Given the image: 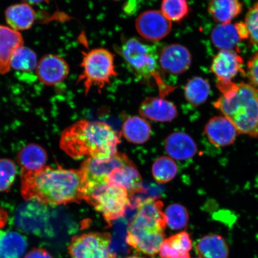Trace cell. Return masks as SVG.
<instances>
[{
  "label": "cell",
  "instance_id": "32",
  "mask_svg": "<svg viewBox=\"0 0 258 258\" xmlns=\"http://www.w3.org/2000/svg\"><path fill=\"white\" fill-rule=\"evenodd\" d=\"M164 212L166 225L172 230H182L188 224L189 215L184 206L175 203L169 205Z\"/></svg>",
  "mask_w": 258,
  "mask_h": 258
},
{
  "label": "cell",
  "instance_id": "20",
  "mask_svg": "<svg viewBox=\"0 0 258 258\" xmlns=\"http://www.w3.org/2000/svg\"><path fill=\"white\" fill-rule=\"evenodd\" d=\"M36 14L30 5L22 3L9 6L5 12L9 27L16 31L28 30L33 25Z\"/></svg>",
  "mask_w": 258,
  "mask_h": 258
},
{
  "label": "cell",
  "instance_id": "36",
  "mask_svg": "<svg viewBox=\"0 0 258 258\" xmlns=\"http://www.w3.org/2000/svg\"><path fill=\"white\" fill-rule=\"evenodd\" d=\"M24 258H53L46 249L43 248H35L29 251Z\"/></svg>",
  "mask_w": 258,
  "mask_h": 258
},
{
  "label": "cell",
  "instance_id": "26",
  "mask_svg": "<svg viewBox=\"0 0 258 258\" xmlns=\"http://www.w3.org/2000/svg\"><path fill=\"white\" fill-rule=\"evenodd\" d=\"M47 155L46 151L37 144L26 145L19 151L18 160L22 170L35 171L46 166Z\"/></svg>",
  "mask_w": 258,
  "mask_h": 258
},
{
  "label": "cell",
  "instance_id": "29",
  "mask_svg": "<svg viewBox=\"0 0 258 258\" xmlns=\"http://www.w3.org/2000/svg\"><path fill=\"white\" fill-rule=\"evenodd\" d=\"M37 64L36 53L24 45L15 51L11 61V69L21 72H31L36 70Z\"/></svg>",
  "mask_w": 258,
  "mask_h": 258
},
{
  "label": "cell",
  "instance_id": "3",
  "mask_svg": "<svg viewBox=\"0 0 258 258\" xmlns=\"http://www.w3.org/2000/svg\"><path fill=\"white\" fill-rule=\"evenodd\" d=\"M163 208L162 202L152 198L139 202L136 214L128 227L129 246L149 256L159 253L165 240L167 225Z\"/></svg>",
  "mask_w": 258,
  "mask_h": 258
},
{
  "label": "cell",
  "instance_id": "5",
  "mask_svg": "<svg viewBox=\"0 0 258 258\" xmlns=\"http://www.w3.org/2000/svg\"><path fill=\"white\" fill-rule=\"evenodd\" d=\"M120 52L129 70L141 82L156 83L159 87L162 95L168 94L175 89L167 86L161 78L159 52L156 46L133 37L122 43Z\"/></svg>",
  "mask_w": 258,
  "mask_h": 258
},
{
  "label": "cell",
  "instance_id": "4",
  "mask_svg": "<svg viewBox=\"0 0 258 258\" xmlns=\"http://www.w3.org/2000/svg\"><path fill=\"white\" fill-rule=\"evenodd\" d=\"M214 106L233 124L238 133L258 137V93L249 84H238L233 96H221Z\"/></svg>",
  "mask_w": 258,
  "mask_h": 258
},
{
  "label": "cell",
  "instance_id": "34",
  "mask_svg": "<svg viewBox=\"0 0 258 258\" xmlns=\"http://www.w3.org/2000/svg\"><path fill=\"white\" fill-rule=\"evenodd\" d=\"M244 24L249 32V39L253 44L258 45V2L247 12Z\"/></svg>",
  "mask_w": 258,
  "mask_h": 258
},
{
  "label": "cell",
  "instance_id": "18",
  "mask_svg": "<svg viewBox=\"0 0 258 258\" xmlns=\"http://www.w3.org/2000/svg\"><path fill=\"white\" fill-rule=\"evenodd\" d=\"M22 46L24 40L20 32L0 25V74H7L11 69L13 54Z\"/></svg>",
  "mask_w": 258,
  "mask_h": 258
},
{
  "label": "cell",
  "instance_id": "39",
  "mask_svg": "<svg viewBox=\"0 0 258 258\" xmlns=\"http://www.w3.org/2000/svg\"><path fill=\"white\" fill-rule=\"evenodd\" d=\"M126 258H144V257H141L137 256H131L127 257Z\"/></svg>",
  "mask_w": 258,
  "mask_h": 258
},
{
  "label": "cell",
  "instance_id": "1",
  "mask_svg": "<svg viewBox=\"0 0 258 258\" xmlns=\"http://www.w3.org/2000/svg\"><path fill=\"white\" fill-rule=\"evenodd\" d=\"M83 191L80 169L46 166L35 171L22 170L21 193L27 202L66 205L82 201Z\"/></svg>",
  "mask_w": 258,
  "mask_h": 258
},
{
  "label": "cell",
  "instance_id": "10",
  "mask_svg": "<svg viewBox=\"0 0 258 258\" xmlns=\"http://www.w3.org/2000/svg\"><path fill=\"white\" fill-rule=\"evenodd\" d=\"M138 33L144 39L159 41L170 34L172 22L159 11H145L138 16L135 21Z\"/></svg>",
  "mask_w": 258,
  "mask_h": 258
},
{
  "label": "cell",
  "instance_id": "30",
  "mask_svg": "<svg viewBox=\"0 0 258 258\" xmlns=\"http://www.w3.org/2000/svg\"><path fill=\"white\" fill-rule=\"evenodd\" d=\"M152 172L157 182L167 183L175 178L177 172V164L172 158L161 157L154 161Z\"/></svg>",
  "mask_w": 258,
  "mask_h": 258
},
{
  "label": "cell",
  "instance_id": "35",
  "mask_svg": "<svg viewBox=\"0 0 258 258\" xmlns=\"http://www.w3.org/2000/svg\"><path fill=\"white\" fill-rule=\"evenodd\" d=\"M247 74L249 80V85L258 93V50L248 61Z\"/></svg>",
  "mask_w": 258,
  "mask_h": 258
},
{
  "label": "cell",
  "instance_id": "9",
  "mask_svg": "<svg viewBox=\"0 0 258 258\" xmlns=\"http://www.w3.org/2000/svg\"><path fill=\"white\" fill-rule=\"evenodd\" d=\"M132 163L126 155L121 153L105 159L88 158L83 161L80 169L84 189L106 182L109 174L113 169Z\"/></svg>",
  "mask_w": 258,
  "mask_h": 258
},
{
  "label": "cell",
  "instance_id": "12",
  "mask_svg": "<svg viewBox=\"0 0 258 258\" xmlns=\"http://www.w3.org/2000/svg\"><path fill=\"white\" fill-rule=\"evenodd\" d=\"M36 75L43 85L52 86L63 82L70 73V67L63 57L47 54L38 62Z\"/></svg>",
  "mask_w": 258,
  "mask_h": 258
},
{
  "label": "cell",
  "instance_id": "25",
  "mask_svg": "<svg viewBox=\"0 0 258 258\" xmlns=\"http://www.w3.org/2000/svg\"><path fill=\"white\" fill-rule=\"evenodd\" d=\"M122 134L129 143L143 144L151 137V125L143 117L132 116L127 118L122 124Z\"/></svg>",
  "mask_w": 258,
  "mask_h": 258
},
{
  "label": "cell",
  "instance_id": "24",
  "mask_svg": "<svg viewBox=\"0 0 258 258\" xmlns=\"http://www.w3.org/2000/svg\"><path fill=\"white\" fill-rule=\"evenodd\" d=\"M242 10L243 5L239 0H210L208 4L209 14L220 24L231 23Z\"/></svg>",
  "mask_w": 258,
  "mask_h": 258
},
{
  "label": "cell",
  "instance_id": "6",
  "mask_svg": "<svg viewBox=\"0 0 258 258\" xmlns=\"http://www.w3.org/2000/svg\"><path fill=\"white\" fill-rule=\"evenodd\" d=\"M83 201L93 206L108 223L123 217L131 204L126 190L107 182L84 189Z\"/></svg>",
  "mask_w": 258,
  "mask_h": 258
},
{
  "label": "cell",
  "instance_id": "21",
  "mask_svg": "<svg viewBox=\"0 0 258 258\" xmlns=\"http://www.w3.org/2000/svg\"><path fill=\"white\" fill-rule=\"evenodd\" d=\"M191 249L189 234L182 231L164 240L159 253L161 258H191L189 251Z\"/></svg>",
  "mask_w": 258,
  "mask_h": 258
},
{
  "label": "cell",
  "instance_id": "11",
  "mask_svg": "<svg viewBox=\"0 0 258 258\" xmlns=\"http://www.w3.org/2000/svg\"><path fill=\"white\" fill-rule=\"evenodd\" d=\"M191 52L183 45L169 44L159 51L160 69L171 75H180L185 73L191 67Z\"/></svg>",
  "mask_w": 258,
  "mask_h": 258
},
{
  "label": "cell",
  "instance_id": "22",
  "mask_svg": "<svg viewBox=\"0 0 258 258\" xmlns=\"http://www.w3.org/2000/svg\"><path fill=\"white\" fill-rule=\"evenodd\" d=\"M196 249L199 258H228L229 247L223 237L209 234L200 239Z\"/></svg>",
  "mask_w": 258,
  "mask_h": 258
},
{
  "label": "cell",
  "instance_id": "23",
  "mask_svg": "<svg viewBox=\"0 0 258 258\" xmlns=\"http://www.w3.org/2000/svg\"><path fill=\"white\" fill-rule=\"evenodd\" d=\"M27 248V238L23 235L0 230V258H21Z\"/></svg>",
  "mask_w": 258,
  "mask_h": 258
},
{
  "label": "cell",
  "instance_id": "17",
  "mask_svg": "<svg viewBox=\"0 0 258 258\" xmlns=\"http://www.w3.org/2000/svg\"><path fill=\"white\" fill-rule=\"evenodd\" d=\"M48 206L37 202H27L16 213V220L19 227L28 230L39 229L46 223L48 217Z\"/></svg>",
  "mask_w": 258,
  "mask_h": 258
},
{
  "label": "cell",
  "instance_id": "33",
  "mask_svg": "<svg viewBox=\"0 0 258 258\" xmlns=\"http://www.w3.org/2000/svg\"><path fill=\"white\" fill-rule=\"evenodd\" d=\"M16 175L15 163L8 159H0V192L9 191Z\"/></svg>",
  "mask_w": 258,
  "mask_h": 258
},
{
  "label": "cell",
  "instance_id": "2",
  "mask_svg": "<svg viewBox=\"0 0 258 258\" xmlns=\"http://www.w3.org/2000/svg\"><path fill=\"white\" fill-rule=\"evenodd\" d=\"M120 143L117 132L105 122L81 120L63 131L60 147L73 159H105L117 153Z\"/></svg>",
  "mask_w": 258,
  "mask_h": 258
},
{
  "label": "cell",
  "instance_id": "16",
  "mask_svg": "<svg viewBox=\"0 0 258 258\" xmlns=\"http://www.w3.org/2000/svg\"><path fill=\"white\" fill-rule=\"evenodd\" d=\"M106 182L122 187L129 195L144 190L143 179L134 163L113 169L109 174Z\"/></svg>",
  "mask_w": 258,
  "mask_h": 258
},
{
  "label": "cell",
  "instance_id": "15",
  "mask_svg": "<svg viewBox=\"0 0 258 258\" xmlns=\"http://www.w3.org/2000/svg\"><path fill=\"white\" fill-rule=\"evenodd\" d=\"M139 112L145 119L159 122L172 121L177 115L175 105L162 96L145 99L140 105Z\"/></svg>",
  "mask_w": 258,
  "mask_h": 258
},
{
  "label": "cell",
  "instance_id": "14",
  "mask_svg": "<svg viewBox=\"0 0 258 258\" xmlns=\"http://www.w3.org/2000/svg\"><path fill=\"white\" fill-rule=\"evenodd\" d=\"M204 132L211 143L217 147L233 144L238 134L233 124L224 115L215 116L210 119Z\"/></svg>",
  "mask_w": 258,
  "mask_h": 258
},
{
  "label": "cell",
  "instance_id": "37",
  "mask_svg": "<svg viewBox=\"0 0 258 258\" xmlns=\"http://www.w3.org/2000/svg\"><path fill=\"white\" fill-rule=\"evenodd\" d=\"M8 221V214L5 210L0 208V230L4 228Z\"/></svg>",
  "mask_w": 258,
  "mask_h": 258
},
{
  "label": "cell",
  "instance_id": "31",
  "mask_svg": "<svg viewBox=\"0 0 258 258\" xmlns=\"http://www.w3.org/2000/svg\"><path fill=\"white\" fill-rule=\"evenodd\" d=\"M160 11L171 22L179 23L188 15L190 8L187 0H162Z\"/></svg>",
  "mask_w": 258,
  "mask_h": 258
},
{
  "label": "cell",
  "instance_id": "13",
  "mask_svg": "<svg viewBox=\"0 0 258 258\" xmlns=\"http://www.w3.org/2000/svg\"><path fill=\"white\" fill-rule=\"evenodd\" d=\"M243 60L234 50H220L212 60L211 70L217 82H233L235 77L243 73Z\"/></svg>",
  "mask_w": 258,
  "mask_h": 258
},
{
  "label": "cell",
  "instance_id": "19",
  "mask_svg": "<svg viewBox=\"0 0 258 258\" xmlns=\"http://www.w3.org/2000/svg\"><path fill=\"white\" fill-rule=\"evenodd\" d=\"M165 150L172 159L183 160L195 156L198 148L189 135L183 132H175L167 138Z\"/></svg>",
  "mask_w": 258,
  "mask_h": 258
},
{
  "label": "cell",
  "instance_id": "28",
  "mask_svg": "<svg viewBox=\"0 0 258 258\" xmlns=\"http://www.w3.org/2000/svg\"><path fill=\"white\" fill-rule=\"evenodd\" d=\"M211 86L207 80L195 77L189 80L184 88V95L187 101L198 106L203 104L209 98Z\"/></svg>",
  "mask_w": 258,
  "mask_h": 258
},
{
  "label": "cell",
  "instance_id": "8",
  "mask_svg": "<svg viewBox=\"0 0 258 258\" xmlns=\"http://www.w3.org/2000/svg\"><path fill=\"white\" fill-rule=\"evenodd\" d=\"M111 234L90 232L73 237L69 246L72 258H115L111 250Z\"/></svg>",
  "mask_w": 258,
  "mask_h": 258
},
{
  "label": "cell",
  "instance_id": "7",
  "mask_svg": "<svg viewBox=\"0 0 258 258\" xmlns=\"http://www.w3.org/2000/svg\"><path fill=\"white\" fill-rule=\"evenodd\" d=\"M81 67L83 72L79 77L78 83L83 84L86 94L93 88L100 91L118 76L114 55L104 48H95L83 52Z\"/></svg>",
  "mask_w": 258,
  "mask_h": 258
},
{
  "label": "cell",
  "instance_id": "38",
  "mask_svg": "<svg viewBox=\"0 0 258 258\" xmlns=\"http://www.w3.org/2000/svg\"><path fill=\"white\" fill-rule=\"evenodd\" d=\"M23 3L30 5L40 4L41 3H49L51 0H22Z\"/></svg>",
  "mask_w": 258,
  "mask_h": 258
},
{
  "label": "cell",
  "instance_id": "27",
  "mask_svg": "<svg viewBox=\"0 0 258 258\" xmlns=\"http://www.w3.org/2000/svg\"><path fill=\"white\" fill-rule=\"evenodd\" d=\"M211 37L213 44L220 50H234L242 40L235 24L231 23L217 25Z\"/></svg>",
  "mask_w": 258,
  "mask_h": 258
}]
</instances>
